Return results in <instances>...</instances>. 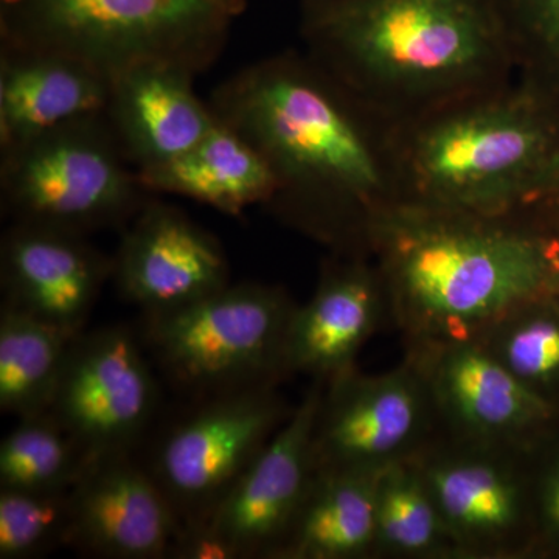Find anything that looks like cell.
<instances>
[{
    "label": "cell",
    "instance_id": "1",
    "mask_svg": "<svg viewBox=\"0 0 559 559\" xmlns=\"http://www.w3.org/2000/svg\"><path fill=\"white\" fill-rule=\"evenodd\" d=\"M209 106L270 167L266 207L341 255H369L374 223L401 202L396 127L307 51L238 70Z\"/></svg>",
    "mask_w": 559,
    "mask_h": 559
},
{
    "label": "cell",
    "instance_id": "2",
    "mask_svg": "<svg viewBox=\"0 0 559 559\" xmlns=\"http://www.w3.org/2000/svg\"><path fill=\"white\" fill-rule=\"evenodd\" d=\"M300 33L393 127L516 79L498 0H304Z\"/></svg>",
    "mask_w": 559,
    "mask_h": 559
},
{
    "label": "cell",
    "instance_id": "3",
    "mask_svg": "<svg viewBox=\"0 0 559 559\" xmlns=\"http://www.w3.org/2000/svg\"><path fill=\"white\" fill-rule=\"evenodd\" d=\"M558 235L520 216L399 204L374 223L369 255L407 348L474 340L550 293Z\"/></svg>",
    "mask_w": 559,
    "mask_h": 559
},
{
    "label": "cell",
    "instance_id": "4",
    "mask_svg": "<svg viewBox=\"0 0 559 559\" xmlns=\"http://www.w3.org/2000/svg\"><path fill=\"white\" fill-rule=\"evenodd\" d=\"M400 204L516 216L559 154V110L520 79L396 127Z\"/></svg>",
    "mask_w": 559,
    "mask_h": 559
},
{
    "label": "cell",
    "instance_id": "5",
    "mask_svg": "<svg viewBox=\"0 0 559 559\" xmlns=\"http://www.w3.org/2000/svg\"><path fill=\"white\" fill-rule=\"evenodd\" d=\"M231 21L213 0H0V46L66 55L109 80L148 62L201 73Z\"/></svg>",
    "mask_w": 559,
    "mask_h": 559
},
{
    "label": "cell",
    "instance_id": "6",
    "mask_svg": "<svg viewBox=\"0 0 559 559\" xmlns=\"http://www.w3.org/2000/svg\"><path fill=\"white\" fill-rule=\"evenodd\" d=\"M105 114L69 121L2 150L0 193L13 223L84 235L130 223L145 207Z\"/></svg>",
    "mask_w": 559,
    "mask_h": 559
},
{
    "label": "cell",
    "instance_id": "7",
    "mask_svg": "<svg viewBox=\"0 0 559 559\" xmlns=\"http://www.w3.org/2000/svg\"><path fill=\"white\" fill-rule=\"evenodd\" d=\"M297 304L280 286L229 285L170 314L145 318L142 340L173 384L215 395L252 385H277Z\"/></svg>",
    "mask_w": 559,
    "mask_h": 559
},
{
    "label": "cell",
    "instance_id": "8",
    "mask_svg": "<svg viewBox=\"0 0 559 559\" xmlns=\"http://www.w3.org/2000/svg\"><path fill=\"white\" fill-rule=\"evenodd\" d=\"M539 450L469 443L440 432L412 459L459 558L536 554L533 468Z\"/></svg>",
    "mask_w": 559,
    "mask_h": 559
},
{
    "label": "cell",
    "instance_id": "9",
    "mask_svg": "<svg viewBox=\"0 0 559 559\" xmlns=\"http://www.w3.org/2000/svg\"><path fill=\"white\" fill-rule=\"evenodd\" d=\"M290 412L277 385H252L202 396L167 430L148 469L182 527L216 509Z\"/></svg>",
    "mask_w": 559,
    "mask_h": 559
},
{
    "label": "cell",
    "instance_id": "10",
    "mask_svg": "<svg viewBox=\"0 0 559 559\" xmlns=\"http://www.w3.org/2000/svg\"><path fill=\"white\" fill-rule=\"evenodd\" d=\"M440 433L421 370L409 356L393 370L352 369L326 382L316 423V469L381 473L414 459Z\"/></svg>",
    "mask_w": 559,
    "mask_h": 559
},
{
    "label": "cell",
    "instance_id": "11",
    "mask_svg": "<svg viewBox=\"0 0 559 559\" xmlns=\"http://www.w3.org/2000/svg\"><path fill=\"white\" fill-rule=\"evenodd\" d=\"M148 355L123 325L70 342L50 414L91 457L134 451L153 423L159 384Z\"/></svg>",
    "mask_w": 559,
    "mask_h": 559
},
{
    "label": "cell",
    "instance_id": "12",
    "mask_svg": "<svg viewBox=\"0 0 559 559\" xmlns=\"http://www.w3.org/2000/svg\"><path fill=\"white\" fill-rule=\"evenodd\" d=\"M428 384L440 432L536 451L558 436L559 409L521 384L476 340L407 348Z\"/></svg>",
    "mask_w": 559,
    "mask_h": 559
},
{
    "label": "cell",
    "instance_id": "13",
    "mask_svg": "<svg viewBox=\"0 0 559 559\" xmlns=\"http://www.w3.org/2000/svg\"><path fill=\"white\" fill-rule=\"evenodd\" d=\"M325 384L312 382L216 509L187 527L207 530L231 559L277 557L316 474L312 440Z\"/></svg>",
    "mask_w": 559,
    "mask_h": 559
},
{
    "label": "cell",
    "instance_id": "14",
    "mask_svg": "<svg viewBox=\"0 0 559 559\" xmlns=\"http://www.w3.org/2000/svg\"><path fill=\"white\" fill-rule=\"evenodd\" d=\"M112 264L117 289L143 318L183 310L230 285L219 241L179 209L156 202L132 218Z\"/></svg>",
    "mask_w": 559,
    "mask_h": 559
},
{
    "label": "cell",
    "instance_id": "15",
    "mask_svg": "<svg viewBox=\"0 0 559 559\" xmlns=\"http://www.w3.org/2000/svg\"><path fill=\"white\" fill-rule=\"evenodd\" d=\"M131 454L87 463L72 488L69 546L98 558H171L182 525L153 474Z\"/></svg>",
    "mask_w": 559,
    "mask_h": 559
},
{
    "label": "cell",
    "instance_id": "16",
    "mask_svg": "<svg viewBox=\"0 0 559 559\" xmlns=\"http://www.w3.org/2000/svg\"><path fill=\"white\" fill-rule=\"evenodd\" d=\"M112 266L84 235L13 223L0 245L2 307L76 336L112 278Z\"/></svg>",
    "mask_w": 559,
    "mask_h": 559
},
{
    "label": "cell",
    "instance_id": "17",
    "mask_svg": "<svg viewBox=\"0 0 559 559\" xmlns=\"http://www.w3.org/2000/svg\"><path fill=\"white\" fill-rule=\"evenodd\" d=\"M389 316L388 293L370 255H341L323 266L318 288L290 318L285 373L329 382L355 369L360 348Z\"/></svg>",
    "mask_w": 559,
    "mask_h": 559
},
{
    "label": "cell",
    "instance_id": "18",
    "mask_svg": "<svg viewBox=\"0 0 559 559\" xmlns=\"http://www.w3.org/2000/svg\"><path fill=\"white\" fill-rule=\"evenodd\" d=\"M198 73L170 62L135 66L110 80L106 119L135 171L182 156L216 124L193 90Z\"/></svg>",
    "mask_w": 559,
    "mask_h": 559
},
{
    "label": "cell",
    "instance_id": "19",
    "mask_svg": "<svg viewBox=\"0 0 559 559\" xmlns=\"http://www.w3.org/2000/svg\"><path fill=\"white\" fill-rule=\"evenodd\" d=\"M110 80L86 62L53 51L0 49V148L69 121L102 116Z\"/></svg>",
    "mask_w": 559,
    "mask_h": 559
},
{
    "label": "cell",
    "instance_id": "20",
    "mask_svg": "<svg viewBox=\"0 0 559 559\" xmlns=\"http://www.w3.org/2000/svg\"><path fill=\"white\" fill-rule=\"evenodd\" d=\"M146 191L179 194L230 216L271 200L274 178L252 146L216 120L193 148L159 167L138 171Z\"/></svg>",
    "mask_w": 559,
    "mask_h": 559
},
{
    "label": "cell",
    "instance_id": "21",
    "mask_svg": "<svg viewBox=\"0 0 559 559\" xmlns=\"http://www.w3.org/2000/svg\"><path fill=\"white\" fill-rule=\"evenodd\" d=\"M378 477L366 471L316 469L275 559L374 557Z\"/></svg>",
    "mask_w": 559,
    "mask_h": 559
},
{
    "label": "cell",
    "instance_id": "22",
    "mask_svg": "<svg viewBox=\"0 0 559 559\" xmlns=\"http://www.w3.org/2000/svg\"><path fill=\"white\" fill-rule=\"evenodd\" d=\"M72 334L2 307L0 311V409L17 418L47 414Z\"/></svg>",
    "mask_w": 559,
    "mask_h": 559
},
{
    "label": "cell",
    "instance_id": "23",
    "mask_svg": "<svg viewBox=\"0 0 559 559\" xmlns=\"http://www.w3.org/2000/svg\"><path fill=\"white\" fill-rule=\"evenodd\" d=\"M374 557L459 558L412 459L390 465L378 477Z\"/></svg>",
    "mask_w": 559,
    "mask_h": 559
},
{
    "label": "cell",
    "instance_id": "24",
    "mask_svg": "<svg viewBox=\"0 0 559 559\" xmlns=\"http://www.w3.org/2000/svg\"><path fill=\"white\" fill-rule=\"evenodd\" d=\"M524 388L559 409V300L518 305L474 337Z\"/></svg>",
    "mask_w": 559,
    "mask_h": 559
},
{
    "label": "cell",
    "instance_id": "25",
    "mask_svg": "<svg viewBox=\"0 0 559 559\" xmlns=\"http://www.w3.org/2000/svg\"><path fill=\"white\" fill-rule=\"evenodd\" d=\"M91 459L50 412L20 418L0 444V488H72Z\"/></svg>",
    "mask_w": 559,
    "mask_h": 559
},
{
    "label": "cell",
    "instance_id": "26",
    "mask_svg": "<svg viewBox=\"0 0 559 559\" xmlns=\"http://www.w3.org/2000/svg\"><path fill=\"white\" fill-rule=\"evenodd\" d=\"M72 488L51 491L0 488V559L38 558L57 547L69 546Z\"/></svg>",
    "mask_w": 559,
    "mask_h": 559
},
{
    "label": "cell",
    "instance_id": "27",
    "mask_svg": "<svg viewBox=\"0 0 559 559\" xmlns=\"http://www.w3.org/2000/svg\"><path fill=\"white\" fill-rule=\"evenodd\" d=\"M516 79L559 110V0H498Z\"/></svg>",
    "mask_w": 559,
    "mask_h": 559
},
{
    "label": "cell",
    "instance_id": "28",
    "mask_svg": "<svg viewBox=\"0 0 559 559\" xmlns=\"http://www.w3.org/2000/svg\"><path fill=\"white\" fill-rule=\"evenodd\" d=\"M536 554L559 557V439L538 451L533 468Z\"/></svg>",
    "mask_w": 559,
    "mask_h": 559
},
{
    "label": "cell",
    "instance_id": "29",
    "mask_svg": "<svg viewBox=\"0 0 559 559\" xmlns=\"http://www.w3.org/2000/svg\"><path fill=\"white\" fill-rule=\"evenodd\" d=\"M516 216L559 235V154L532 200Z\"/></svg>",
    "mask_w": 559,
    "mask_h": 559
},
{
    "label": "cell",
    "instance_id": "30",
    "mask_svg": "<svg viewBox=\"0 0 559 559\" xmlns=\"http://www.w3.org/2000/svg\"><path fill=\"white\" fill-rule=\"evenodd\" d=\"M213 2L218 3L219 7H223L227 13H230L231 16L237 17L242 14V11L248 7L249 0H213Z\"/></svg>",
    "mask_w": 559,
    "mask_h": 559
},
{
    "label": "cell",
    "instance_id": "31",
    "mask_svg": "<svg viewBox=\"0 0 559 559\" xmlns=\"http://www.w3.org/2000/svg\"><path fill=\"white\" fill-rule=\"evenodd\" d=\"M550 293L554 294V296L559 300V245L557 250V260H555V274L554 282H551Z\"/></svg>",
    "mask_w": 559,
    "mask_h": 559
}]
</instances>
